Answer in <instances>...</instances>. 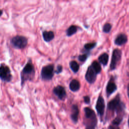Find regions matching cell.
I'll return each mask as SVG.
<instances>
[{"mask_svg":"<svg viewBox=\"0 0 129 129\" xmlns=\"http://www.w3.org/2000/svg\"><path fill=\"white\" fill-rule=\"evenodd\" d=\"M35 70L34 65L30 60L25 65L20 73L21 84L23 86L27 81H32L34 78Z\"/></svg>","mask_w":129,"mask_h":129,"instance_id":"1","label":"cell"},{"mask_svg":"<svg viewBox=\"0 0 129 129\" xmlns=\"http://www.w3.org/2000/svg\"><path fill=\"white\" fill-rule=\"evenodd\" d=\"M85 116L87 119V123L86 127H95L97 125V119L96 114L93 110L88 107L84 108Z\"/></svg>","mask_w":129,"mask_h":129,"instance_id":"2","label":"cell"},{"mask_svg":"<svg viewBox=\"0 0 129 129\" xmlns=\"http://www.w3.org/2000/svg\"><path fill=\"white\" fill-rule=\"evenodd\" d=\"M11 45L17 49H24L28 44L27 38L22 35H16L10 40Z\"/></svg>","mask_w":129,"mask_h":129,"instance_id":"3","label":"cell"},{"mask_svg":"<svg viewBox=\"0 0 129 129\" xmlns=\"http://www.w3.org/2000/svg\"><path fill=\"white\" fill-rule=\"evenodd\" d=\"M54 65L53 64H49L45 66L42 68L40 76L43 80L50 81L51 80L54 75Z\"/></svg>","mask_w":129,"mask_h":129,"instance_id":"4","label":"cell"},{"mask_svg":"<svg viewBox=\"0 0 129 129\" xmlns=\"http://www.w3.org/2000/svg\"><path fill=\"white\" fill-rule=\"evenodd\" d=\"M0 78L2 81L9 82L12 80V75L8 66L5 64H1L0 68Z\"/></svg>","mask_w":129,"mask_h":129,"instance_id":"5","label":"cell"},{"mask_svg":"<svg viewBox=\"0 0 129 129\" xmlns=\"http://www.w3.org/2000/svg\"><path fill=\"white\" fill-rule=\"evenodd\" d=\"M97 75V73L95 69L91 65H90L88 67L86 73L85 75V78L89 83L93 84L96 81Z\"/></svg>","mask_w":129,"mask_h":129,"instance_id":"6","label":"cell"},{"mask_svg":"<svg viewBox=\"0 0 129 129\" xmlns=\"http://www.w3.org/2000/svg\"><path fill=\"white\" fill-rule=\"evenodd\" d=\"M121 56V52L118 49H115L112 53L111 61L110 65V69L113 70L116 68L117 63L120 61Z\"/></svg>","mask_w":129,"mask_h":129,"instance_id":"7","label":"cell"},{"mask_svg":"<svg viewBox=\"0 0 129 129\" xmlns=\"http://www.w3.org/2000/svg\"><path fill=\"white\" fill-rule=\"evenodd\" d=\"M96 109L98 115L100 116H102L104 114V109H105V102L102 96V95H99L98 97L97 100L96 101Z\"/></svg>","mask_w":129,"mask_h":129,"instance_id":"8","label":"cell"},{"mask_svg":"<svg viewBox=\"0 0 129 129\" xmlns=\"http://www.w3.org/2000/svg\"><path fill=\"white\" fill-rule=\"evenodd\" d=\"M54 94L56 95L60 100H64L67 96V93L65 88L61 85H58L53 89Z\"/></svg>","mask_w":129,"mask_h":129,"instance_id":"9","label":"cell"},{"mask_svg":"<svg viewBox=\"0 0 129 129\" xmlns=\"http://www.w3.org/2000/svg\"><path fill=\"white\" fill-rule=\"evenodd\" d=\"M120 107L121 105L120 100L118 96H116L115 98L109 101L107 104L108 109L112 111L118 110L119 109H120Z\"/></svg>","mask_w":129,"mask_h":129,"instance_id":"10","label":"cell"},{"mask_svg":"<svg viewBox=\"0 0 129 129\" xmlns=\"http://www.w3.org/2000/svg\"><path fill=\"white\" fill-rule=\"evenodd\" d=\"M79 113V110L78 105L76 104L73 105L72 107V113L71 115V117L74 123H76L78 122Z\"/></svg>","mask_w":129,"mask_h":129,"instance_id":"11","label":"cell"},{"mask_svg":"<svg viewBox=\"0 0 129 129\" xmlns=\"http://www.w3.org/2000/svg\"><path fill=\"white\" fill-rule=\"evenodd\" d=\"M116 86L115 84L112 81V80H110L106 86V94L107 96H109L111 95L112 93H113L116 90Z\"/></svg>","mask_w":129,"mask_h":129,"instance_id":"12","label":"cell"},{"mask_svg":"<svg viewBox=\"0 0 129 129\" xmlns=\"http://www.w3.org/2000/svg\"><path fill=\"white\" fill-rule=\"evenodd\" d=\"M70 89L73 92H77L80 88V83L76 79H73L69 85Z\"/></svg>","mask_w":129,"mask_h":129,"instance_id":"13","label":"cell"},{"mask_svg":"<svg viewBox=\"0 0 129 129\" xmlns=\"http://www.w3.org/2000/svg\"><path fill=\"white\" fill-rule=\"evenodd\" d=\"M42 36L45 41L50 42L54 38L55 34L52 31H44L42 32Z\"/></svg>","mask_w":129,"mask_h":129,"instance_id":"14","label":"cell"},{"mask_svg":"<svg viewBox=\"0 0 129 129\" xmlns=\"http://www.w3.org/2000/svg\"><path fill=\"white\" fill-rule=\"evenodd\" d=\"M127 41V37L123 34H120L118 35L114 40L115 44L117 46H121Z\"/></svg>","mask_w":129,"mask_h":129,"instance_id":"15","label":"cell"},{"mask_svg":"<svg viewBox=\"0 0 129 129\" xmlns=\"http://www.w3.org/2000/svg\"><path fill=\"white\" fill-rule=\"evenodd\" d=\"M78 29V27L76 25H72L70 26L66 30V34L68 36H71L77 33Z\"/></svg>","mask_w":129,"mask_h":129,"instance_id":"16","label":"cell"},{"mask_svg":"<svg viewBox=\"0 0 129 129\" xmlns=\"http://www.w3.org/2000/svg\"><path fill=\"white\" fill-rule=\"evenodd\" d=\"M108 55L106 53H103L100 55L98 58V60L99 62L102 64L103 66H106L108 61Z\"/></svg>","mask_w":129,"mask_h":129,"instance_id":"17","label":"cell"},{"mask_svg":"<svg viewBox=\"0 0 129 129\" xmlns=\"http://www.w3.org/2000/svg\"><path fill=\"white\" fill-rule=\"evenodd\" d=\"M69 65H70V68L71 69V70H72V71L74 73H76L78 72V71L79 70L80 66L76 61H71L69 63Z\"/></svg>","mask_w":129,"mask_h":129,"instance_id":"18","label":"cell"},{"mask_svg":"<svg viewBox=\"0 0 129 129\" xmlns=\"http://www.w3.org/2000/svg\"><path fill=\"white\" fill-rule=\"evenodd\" d=\"M96 44H96V42L87 43V44H86L84 45L83 50H84V51L89 52L90 50L94 49L96 47Z\"/></svg>","mask_w":129,"mask_h":129,"instance_id":"19","label":"cell"},{"mask_svg":"<svg viewBox=\"0 0 129 129\" xmlns=\"http://www.w3.org/2000/svg\"><path fill=\"white\" fill-rule=\"evenodd\" d=\"M91 65L95 69V70L97 72V74H99L101 72V67L100 64L98 62H97L96 61H93Z\"/></svg>","mask_w":129,"mask_h":129,"instance_id":"20","label":"cell"},{"mask_svg":"<svg viewBox=\"0 0 129 129\" xmlns=\"http://www.w3.org/2000/svg\"><path fill=\"white\" fill-rule=\"evenodd\" d=\"M89 57V53H85L81 55H79L78 56V60L79 61L81 62H85L87 60Z\"/></svg>","mask_w":129,"mask_h":129,"instance_id":"21","label":"cell"},{"mask_svg":"<svg viewBox=\"0 0 129 129\" xmlns=\"http://www.w3.org/2000/svg\"><path fill=\"white\" fill-rule=\"evenodd\" d=\"M111 29V25L109 23H105L103 27V31L105 33H108Z\"/></svg>","mask_w":129,"mask_h":129,"instance_id":"22","label":"cell"},{"mask_svg":"<svg viewBox=\"0 0 129 129\" xmlns=\"http://www.w3.org/2000/svg\"><path fill=\"white\" fill-rule=\"evenodd\" d=\"M121 118H120V117H116L112 121V124H114V125H117L118 124H120V123L121 122Z\"/></svg>","mask_w":129,"mask_h":129,"instance_id":"23","label":"cell"},{"mask_svg":"<svg viewBox=\"0 0 129 129\" xmlns=\"http://www.w3.org/2000/svg\"><path fill=\"white\" fill-rule=\"evenodd\" d=\"M62 71H63L62 66L61 65H58L57 67L56 70L55 71V73H56L57 74H60L61 73H62Z\"/></svg>","mask_w":129,"mask_h":129,"instance_id":"24","label":"cell"},{"mask_svg":"<svg viewBox=\"0 0 129 129\" xmlns=\"http://www.w3.org/2000/svg\"><path fill=\"white\" fill-rule=\"evenodd\" d=\"M84 102L86 104H89L90 103V98L89 96H85L83 97Z\"/></svg>","mask_w":129,"mask_h":129,"instance_id":"25","label":"cell"},{"mask_svg":"<svg viewBox=\"0 0 129 129\" xmlns=\"http://www.w3.org/2000/svg\"><path fill=\"white\" fill-rule=\"evenodd\" d=\"M95 128L94 127H86L85 129H95Z\"/></svg>","mask_w":129,"mask_h":129,"instance_id":"26","label":"cell"},{"mask_svg":"<svg viewBox=\"0 0 129 129\" xmlns=\"http://www.w3.org/2000/svg\"><path fill=\"white\" fill-rule=\"evenodd\" d=\"M127 95H128V96L129 97V85H128V86H127Z\"/></svg>","mask_w":129,"mask_h":129,"instance_id":"27","label":"cell"},{"mask_svg":"<svg viewBox=\"0 0 129 129\" xmlns=\"http://www.w3.org/2000/svg\"><path fill=\"white\" fill-rule=\"evenodd\" d=\"M128 124H129V118H128Z\"/></svg>","mask_w":129,"mask_h":129,"instance_id":"28","label":"cell"}]
</instances>
